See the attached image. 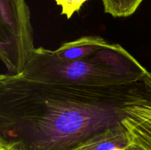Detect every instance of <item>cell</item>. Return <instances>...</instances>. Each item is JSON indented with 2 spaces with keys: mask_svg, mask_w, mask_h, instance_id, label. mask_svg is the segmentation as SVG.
I'll return each instance as SVG.
<instances>
[{
  "mask_svg": "<svg viewBox=\"0 0 151 150\" xmlns=\"http://www.w3.org/2000/svg\"><path fill=\"white\" fill-rule=\"evenodd\" d=\"M58 5L61 7V14L70 19L75 12L81 9L83 4L88 0H55Z\"/></svg>",
  "mask_w": 151,
  "mask_h": 150,
  "instance_id": "cell-7",
  "label": "cell"
},
{
  "mask_svg": "<svg viewBox=\"0 0 151 150\" xmlns=\"http://www.w3.org/2000/svg\"><path fill=\"white\" fill-rule=\"evenodd\" d=\"M0 150H16L12 147L8 146L3 145V144H0Z\"/></svg>",
  "mask_w": 151,
  "mask_h": 150,
  "instance_id": "cell-8",
  "label": "cell"
},
{
  "mask_svg": "<svg viewBox=\"0 0 151 150\" xmlns=\"http://www.w3.org/2000/svg\"><path fill=\"white\" fill-rule=\"evenodd\" d=\"M122 123L128 129L141 136L151 150V104L131 107Z\"/></svg>",
  "mask_w": 151,
  "mask_h": 150,
  "instance_id": "cell-5",
  "label": "cell"
},
{
  "mask_svg": "<svg viewBox=\"0 0 151 150\" xmlns=\"http://www.w3.org/2000/svg\"><path fill=\"white\" fill-rule=\"evenodd\" d=\"M109 44L99 36H84L62 44L53 50L55 54L63 60H75L90 56Z\"/></svg>",
  "mask_w": 151,
  "mask_h": 150,
  "instance_id": "cell-4",
  "label": "cell"
},
{
  "mask_svg": "<svg viewBox=\"0 0 151 150\" xmlns=\"http://www.w3.org/2000/svg\"><path fill=\"white\" fill-rule=\"evenodd\" d=\"M151 104V73L106 84L0 76V144L16 150H75Z\"/></svg>",
  "mask_w": 151,
  "mask_h": 150,
  "instance_id": "cell-1",
  "label": "cell"
},
{
  "mask_svg": "<svg viewBox=\"0 0 151 150\" xmlns=\"http://www.w3.org/2000/svg\"><path fill=\"white\" fill-rule=\"evenodd\" d=\"M148 71L122 46L109 42L94 54L75 60L60 59L53 50L35 48L20 74L44 81L106 84L131 80Z\"/></svg>",
  "mask_w": 151,
  "mask_h": 150,
  "instance_id": "cell-2",
  "label": "cell"
},
{
  "mask_svg": "<svg viewBox=\"0 0 151 150\" xmlns=\"http://www.w3.org/2000/svg\"><path fill=\"white\" fill-rule=\"evenodd\" d=\"M0 57L7 73L24 70L35 47L29 10L24 0H0Z\"/></svg>",
  "mask_w": 151,
  "mask_h": 150,
  "instance_id": "cell-3",
  "label": "cell"
},
{
  "mask_svg": "<svg viewBox=\"0 0 151 150\" xmlns=\"http://www.w3.org/2000/svg\"><path fill=\"white\" fill-rule=\"evenodd\" d=\"M106 13L114 17H128L138 9L143 0H102Z\"/></svg>",
  "mask_w": 151,
  "mask_h": 150,
  "instance_id": "cell-6",
  "label": "cell"
}]
</instances>
